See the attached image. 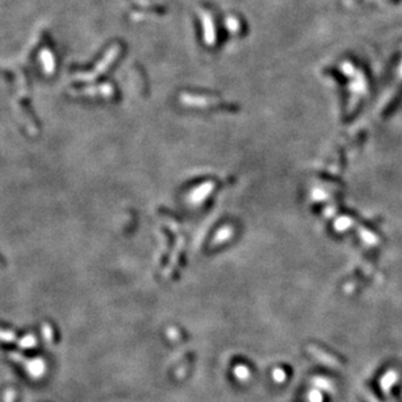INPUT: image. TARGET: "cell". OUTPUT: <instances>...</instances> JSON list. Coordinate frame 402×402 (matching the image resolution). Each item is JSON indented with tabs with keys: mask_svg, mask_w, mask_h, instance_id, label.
<instances>
[{
	"mask_svg": "<svg viewBox=\"0 0 402 402\" xmlns=\"http://www.w3.org/2000/svg\"><path fill=\"white\" fill-rule=\"evenodd\" d=\"M308 352L311 353V354L314 355L315 358L318 359V361H320L321 363H324V365L331 366V367H335V369L341 367V362L338 361L337 358H335L333 355L328 354V353L323 352L321 349L316 348V346H310V348H308Z\"/></svg>",
	"mask_w": 402,
	"mask_h": 402,
	"instance_id": "1",
	"label": "cell"
},
{
	"mask_svg": "<svg viewBox=\"0 0 402 402\" xmlns=\"http://www.w3.org/2000/svg\"><path fill=\"white\" fill-rule=\"evenodd\" d=\"M235 375L240 380H247L248 376H250V371L246 367H243V366H238L237 369H235Z\"/></svg>",
	"mask_w": 402,
	"mask_h": 402,
	"instance_id": "2",
	"label": "cell"
},
{
	"mask_svg": "<svg viewBox=\"0 0 402 402\" xmlns=\"http://www.w3.org/2000/svg\"><path fill=\"white\" fill-rule=\"evenodd\" d=\"M273 378H274V380H277V382L282 383L285 379H286V374H285V372L282 371L281 369H277L276 371L273 372Z\"/></svg>",
	"mask_w": 402,
	"mask_h": 402,
	"instance_id": "3",
	"label": "cell"
},
{
	"mask_svg": "<svg viewBox=\"0 0 402 402\" xmlns=\"http://www.w3.org/2000/svg\"><path fill=\"white\" fill-rule=\"evenodd\" d=\"M314 383H315V386L321 387V388H324V389H327V388H329V387H331V383L325 382V380H323V379H318V380H314ZM327 391H328V389H327Z\"/></svg>",
	"mask_w": 402,
	"mask_h": 402,
	"instance_id": "4",
	"label": "cell"
},
{
	"mask_svg": "<svg viewBox=\"0 0 402 402\" xmlns=\"http://www.w3.org/2000/svg\"><path fill=\"white\" fill-rule=\"evenodd\" d=\"M310 401L311 402H321V395L318 391H312L310 393Z\"/></svg>",
	"mask_w": 402,
	"mask_h": 402,
	"instance_id": "5",
	"label": "cell"
}]
</instances>
